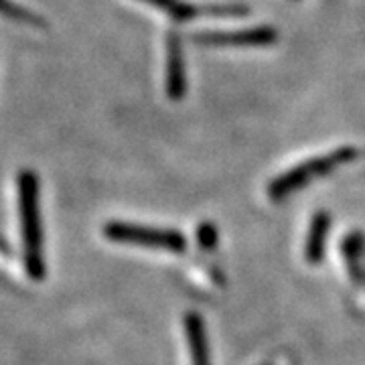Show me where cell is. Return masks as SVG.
<instances>
[{"label":"cell","mask_w":365,"mask_h":365,"mask_svg":"<svg viewBox=\"0 0 365 365\" xmlns=\"http://www.w3.org/2000/svg\"><path fill=\"white\" fill-rule=\"evenodd\" d=\"M104 235L110 242L126 244V246L165 250L173 254H182L187 250V240L179 232L158 230V227H148V225H138V223L108 222L104 225Z\"/></svg>","instance_id":"obj_3"},{"label":"cell","mask_w":365,"mask_h":365,"mask_svg":"<svg viewBox=\"0 0 365 365\" xmlns=\"http://www.w3.org/2000/svg\"><path fill=\"white\" fill-rule=\"evenodd\" d=\"M331 217L327 213H317L311 223V232L307 237V248H304V258L309 264H319L325 254V242L329 234Z\"/></svg>","instance_id":"obj_8"},{"label":"cell","mask_w":365,"mask_h":365,"mask_svg":"<svg viewBox=\"0 0 365 365\" xmlns=\"http://www.w3.org/2000/svg\"><path fill=\"white\" fill-rule=\"evenodd\" d=\"M364 250L365 240L361 234H351L345 237V242H343V254H345V260H347L349 274H351L353 280H357V282H364L365 280L364 270H361Z\"/></svg>","instance_id":"obj_9"},{"label":"cell","mask_w":365,"mask_h":365,"mask_svg":"<svg viewBox=\"0 0 365 365\" xmlns=\"http://www.w3.org/2000/svg\"><path fill=\"white\" fill-rule=\"evenodd\" d=\"M355 157H357L355 148L343 146V148H337V150H333L329 155H321V157H314L311 160H304V163H300L299 167L287 170L284 175L274 179L270 182V187H268V197L272 201H282L290 193H294V191H299L300 187H304L307 182H311L321 175L333 173L341 165L351 163Z\"/></svg>","instance_id":"obj_2"},{"label":"cell","mask_w":365,"mask_h":365,"mask_svg":"<svg viewBox=\"0 0 365 365\" xmlns=\"http://www.w3.org/2000/svg\"><path fill=\"white\" fill-rule=\"evenodd\" d=\"M150 6H155L157 11L165 13L175 23H189L195 21L201 14H209V16H235V14H244L246 9L244 6H193L187 4L182 0H140Z\"/></svg>","instance_id":"obj_5"},{"label":"cell","mask_w":365,"mask_h":365,"mask_svg":"<svg viewBox=\"0 0 365 365\" xmlns=\"http://www.w3.org/2000/svg\"><path fill=\"white\" fill-rule=\"evenodd\" d=\"M19 215L23 234V258L31 280L41 282L47 276L43 254V222H41V187L35 170L19 173Z\"/></svg>","instance_id":"obj_1"},{"label":"cell","mask_w":365,"mask_h":365,"mask_svg":"<svg viewBox=\"0 0 365 365\" xmlns=\"http://www.w3.org/2000/svg\"><path fill=\"white\" fill-rule=\"evenodd\" d=\"M185 333H187V343H189V353H191V365H211L205 325L199 314L189 313L185 317Z\"/></svg>","instance_id":"obj_7"},{"label":"cell","mask_w":365,"mask_h":365,"mask_svg":"<svg viewBox=\"0 0 365 365\" xmlns=\"http://www.w3.org/2000/svg\"><path fill=\"white\" fill-rule=\"evenodd\" d=\"M0 16L9 19L13 23H19V25H45L39 14L31 13L23 6L14 4L13 0H0Z\"/></svg>","instance_id":"obj_10"},{"label":"cell","mask_w":365,"mask_h":365,"mask_svg":"<svg viewBox=\"0 0 365 365\" xmlns=\"http://www.w3.org/2000/svg\"><path fill=\"white\" fill-rule=\"evenodd\" d=\"M276 41V31L270 26H254L244 31H217V33H203L197 37L201 45H213V47H260L270 45Z\"/></svg>","instance_id":"obj_4"},{"label":"cell","mask_w":365,"mask_h":365,"mask_svg":"<svg viewBox=\"0 0 365 365\" xmlns=\"http://www.w3.org/2000/svg\"><path fill=\"white\" fill-rule=\"evenodd\" d=\"M187 91V71L182 59L181 39L177 33H169L167 37V93L173 102L182 100Z\"/></svg>","instance_id":"obj_6"},{"label":"cell","mask_w":365,"mask_h":365,"mask_svg":"<svg viewBox=\"0 0 365 365\" xmlns=\"http://www.w3.org/2000/svg\"><path fill=\"white\" fill-rule=\"evenodd\" d=\"M199 244L203 250H215V244H217V232L213 225L209 223H203L199 227Z\"/></svg>","instance_id":"obj_11"}]
</instances>
